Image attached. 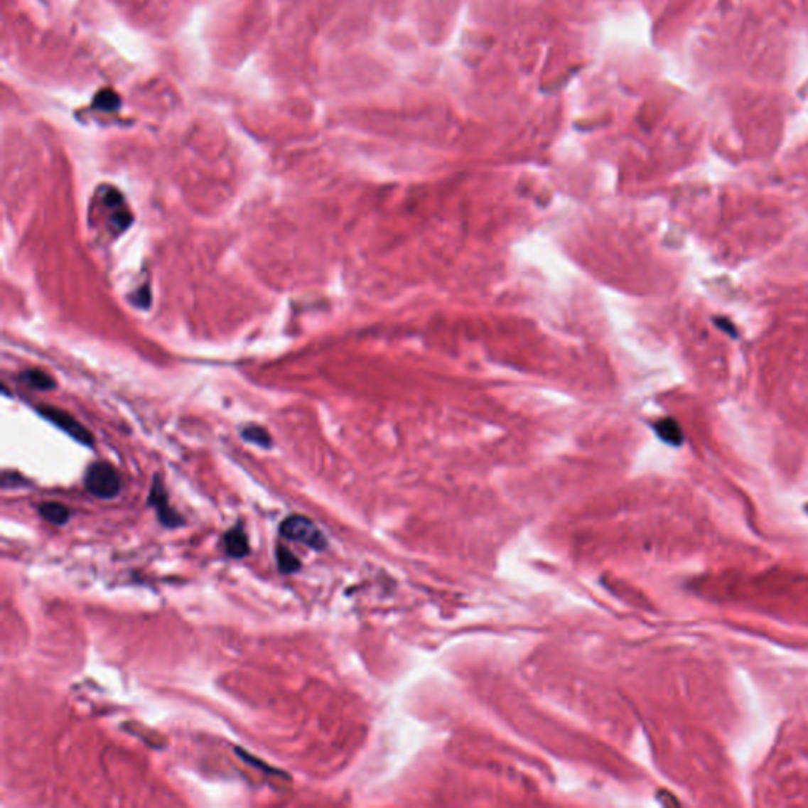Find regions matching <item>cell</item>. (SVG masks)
<instances>
[{
  "mask_svg": "<svg viewBox=\"0 0 808 808\" xmlns=\"http://www.w3.org/2000/svg\"><path fill=\"white\" fill-rule=\"evenodd\" d=\"M235 753H237V755L242 758V760H243V761L248 763V764H249V766L259 767L262 772H267V774H271V775H281L280 769H278V770H276V769H274V767L267 766V764H266V763H262V761L257 760V758H256V756H252V755H249V753H247V752H245V750H242V748H235Z\"/></svg>",
  "mask_w": 808,
  "mask_h": 808,
  "instance_id": "obj_11",
  "label": "cell"
},
{
  "mask_svg": "<svg viewBox=\"0 0 808 808\" xmlns=\"http://www.w3.org/2000/svg\"><path fill=\"white\" fill-rule=\"evenodd\" d=\"M38 513L46 521H49V523L55 524V526L67 524L70 517H71V512H70L68 507L60 504V502H43L38 507Z\"/></svg>",
  "mask_w": 808,
  "mask_h": 808,
  "instance_id": "obj_7",
  "label": "cell"
},
{
  "mask_svg": "<svg viewBox=\"0 0 808 808\" xmlns=\"http://www.w3.org/2000/svg\"><path fill=\"white\" fill-rule=\"evenodd\" d=\"M276 564L278 569H280V571L284 575L296 573V571H298L300 567H302V562H300L296 554L284 545L276 546Z\"/></svg>",
  "mask_w": 808,
  "mask_h": 808,
  "instance_id": "obj_8",
  "label": "cell"
},
{
  "mask_svg": "<svg viewBox=\"0 0 808 808\" xmlns=\"http://www.w3.org/2000/svg\"><path fill=\"white\" fill-rule=\"evenodd\" d=\"M280 534L283 539L302 543L314 551H323L327 548L325 535L310 518L302 517V515H291V517L283 519L280 524Z\"/></svg>",
  "mask_w": 808,
  "mask_h": 808,
  "instance_id": "obj_1",
  "label": "cell"
},
{
  "mask_svg": "<svg viewBox=\"0 0 808 808\" xmlns=\"http://www.w3.org/2000/svg\"><path fill=\"white\" fill-rule=\"evenodd\" d=\"M18 482H21L23 485H26L27 482L24 480L23 477H19L18 474H13V472H5L4 478H2V488L4 490H9V488H18Z\"/></svg>",
  "mask_w": 808,
  "mask_h": 808,
  "instance_id": "obj_13",
  "label": "cell"
},
{
  "mask_svg": "<svg viewBox=\"0 0 808 808\" xmlns=\"http://www.w3.org/2000/svg\"><path fill=\"white\" fill-rule=\"evenodd\" d=\"M149 505L153 507V509L156 510V515H158V518H160L161 524L164 527L176 529V527H181L185 524V519L182 518V515L176 512L173 507L169 505L166 488H164V485H163L161 478L158 475H155L152 488H150Z\"/></svg>",
  "mask_w": 808,
  "mask_h": 808,
  "instance_id": "obj_4",
  "label": "cell"
},
{
  "mask_svg": "<svg viewBox=\"0 0 808 808\" xmlns=\"http://www.w3.org/2000/svg\"><path fill=\"white\" fill-rule=\"evenodd\" d=\"M84 483L90 495L98 499H112L122 490L120 475L106 461H97L90 464V468L85 472Z\"/></svg>",
  "mask_w": 808,
  "mask_h": 808,
  "instance_id": "obj_2",
  "label": "cell"
},
{
  "mask_svg": "<svg viewBox=\"0 0 808 808\" xmlns=\"http://www.w3.org/2000/svg\"><path fill=\"white\" fill-rule=\"evenodd\" d=\"M715 324H717L721 330L726 332L729 337H738V332H736L733 323H729V320L720 318V319H715Z\"/></svg>",
  "mask_w": 808,
  "mask_h": 808,
  "instance_id": "obj_14",
  "label": "cell"
},
{
  "mask_svg": "<svg viewBox=\"0 0 808 808\" xmlns=\"http://www.w3.org/2000/svg\"><path fill=\"white\" fill-rule=\"evenodd\" d=\"M242 438L252 442L254 446H259L262 448H270L271 446V438L270 434L267 433V430H264L262 426H257V425H249L245 426L242 430Z\"/></svg>",
  "mask_w": 808,
  "mask_h": 808,
  "instance_id": "obj_10",
  "label": "cell"
},
{
  "mask_svg": "<svg viewBox=\"0 0 808 808\" xmlns=\"http://www.w3.org/2000/svg\"><path fill=\"white\" fill-rule=\"evenodd\" d=\"M111 223L114 225V230L117 231H124L126 230L128 226L131 223V215L125 210H119L116 215L111 218Z\"/></svg>",
  "mask_w": 808,
  "mask_h": 808,
  "instance_id": "obj_12",
  "label": "cell"
},
{
  "mask_svg": "<svg viewBox=\"0 0 808 808\" xmlns=\"http://www.w3.org/2000/svg\"><path fill=\"white\" fill-rule=\"evenodd\" d=\"M24 381L37 390H51L55 387L54 379L41 370H27L23 375Z\"/></svg>",
  "mask_w": 808,
  "mask_h": 808,
  "instance_id": "obj_9",
  "label": "cell"
},
{
  "mask_svg": "<svg viewBox=\"0 0 808 808\" xmlns=\"http://www.w3.org/2000/svg\"><path fill=\"white\" fill-rule=\"evenodd\" d=\"M223 543H225V549H226L227 556L234 557V559H240V557H245L249 553V543H248L247 532L240 523L235 524L234 527H231L230 531L225 534Z\"/></svg>",
  "mask_w": 808,
  "mask_h": 808,
  "instance_id": "obj_5",
  "label": "cell"
},
{
  "mask_svg": "<svg viewBox=\"0 0 808 808\" xmlns=\"http://www.w3.org/2000/svg\"><path fill=\"white\" fill-rule=\"evenodd\" d=\"M38 412L41 414L43 419L51 421L53 425H55L63 433H67L70 438H73L75 441L80 442V444L94 446V436H92L87 428L82 426L80 421L71 416V414L59 409V407L46 406V404L38 406Z\"/></svg>",
  "mask_w": 808,
  "mask_h": 808,
  "instance_id": "obj_3",
  "label": "cell"
},
{
  "mask_svg": "<svg viewBox=\"0 0 808 808\" xmlns=\"http://www.w3.org/2000/svg\"><path fill=\"white\" fill-rule=\"evenodd\" d=\"M655 433L659 434V438L662 441H664L669 446L679 447V446H682V442H684L682 428L674 419H663L660 421H657Z\"/></svg>",
  "mask_w": 808,
  "mask_h": 808,
  "instance_id": "obj_6",
  "label": "cell"
}]
</instances>
